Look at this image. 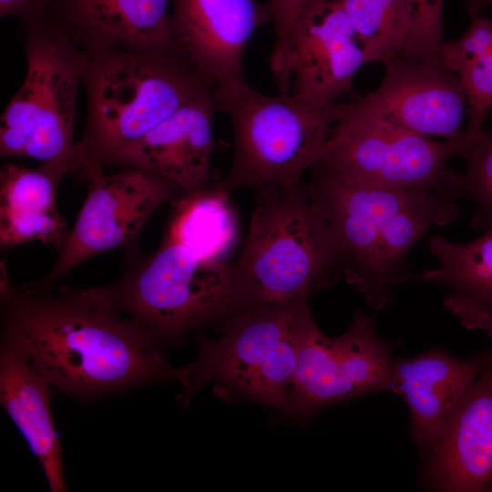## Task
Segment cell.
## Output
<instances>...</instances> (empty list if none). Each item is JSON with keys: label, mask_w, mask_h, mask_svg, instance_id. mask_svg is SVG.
Returning a JSON list of instances; mask_svg holds the SVG:
<instances>
[{"label": "cell", "mask_w": 492, "mask_h": 492, "mask_svg": "<svg viewBox=\"0 0 492 492\" xmlns=\"http://www.w3.org/2000/svg\"><path fill=\"white\" fill-rule=\"evenodd\" d=\"M456 156L466 163L459 173L464 196L475 203L472 227L478 232L492 230V131L482 129L461 139Z\"/></svg>", "instance_id": "cell-24"}, {"label": "cell", "mask_w": 492, "mask_h": 492, "mask_svg": "<svg viewBox=\"0 0 492 492\" xmlns=\"http://www.w3.org/2000/svg\"><path fill=\"white\" fill-rule=\"evenodd\" d=\"M248 239L235 263L251 306L298 304L340 272L330 230L302 183L258 189Z\"/></svg>", "instance_id": "cell-5"}, {"label": "cell", "mask_w": 492, "mask_h": 492, "mask_svg": "<svg viewBox=\"0 0 492 492\" xmlns=\"http://www.w3.org/2000/svg\"><path fill=\"white\" fill-rule=\"evenodd\" d=\"M300 304L255 305L229 317L223 334L201 340L198 358L179 368L184 395L216 382L247 396L292 336Z\"/></svg>", "instance_id": "cell-11"}, {"label": "cell", "mask_w": 492, "mask_h": 492, "mask_svg": "<svg viewBox=\"0 0 492 492\" xmlns=\"http://www.w3.org/2000/svg\"><path fill=\"white\" fill-rule=\"evenodd\" d=\"M293 333L297 364L284 410L290 416L303 422L335 403L392 393L394 343L378 334L373 316L356 312L343 333L329 337L304 302Z\"/></svg>", "instance_id": "cell-9"}, {"label": "cell", "mask_w": 492, "mask_h": 492, "mask_svg": "<svg viewBox=\"0 0 492 492\" xmlns=\"http://www.w3.org/2000/svg\"><path fill=\"white\" fill-rule=\"evenodd\" d=\"M318 0H268L272 14L274 40L270 67L280 92H287V59L293 30L303 13Z\"/></svg>", "instance_id": "cell-27"}, {"label": "cell", "mask_w": 492, "mask_h": 492, "mask_svg": "<svg viewBox=\"0 0 492 492\" xmlns=\"http://www.w3.org/2000/svg\"><path fill=\"white\" fill-rule=\"evenodd\" d=\"M173 0H46L41 19L82 53L149 51L173 43ZM33 20V19H32Z\"/></svg>", "instance_id": "cell-15"}, {"label": "cell", "mask_w": 492, "mask_h": 492, "mask_svg": "<svg viewBox=\"0 0 492 492\" xmlns=\"http://www.w3.org/2000/svg\"><path fill=\"white\" fill-rule=\"evenodd\" d=\"M460 140L435 141L351 103L317 163L353 182L464 196L459 173L447 168Z\"/></svg>", "instance_id": "cell-8"}, {"label": "cell", "mask_w": 492, "mask_h": 492, "mask_svg": "<svg viewBox=\"0 0 492 492\" xmlns=\"http://www.w3.org/2000/svg\"><path fill=\"white\" fill-rule=\"evenodd\" d=\"M69 171L58 165L26 168L5 163L0 170V245L12 248L31 241L59 252L69 232L56 209L59 181Z\"/></svg>", "instance_id": "cell-21"}, {"label": "cell", "mask_w": 492, "mask_h": 492, "mask_svg": "<svg viewBox=\"0 0 492 492\" xmlns=\"http://www.w3.org/2000/svg\"><path fill=\"white\" fill-rule=\"evenodd\" d=\"M364 109L425 137L460 140L466 131V94L459 78L442 62L399 55L384 64L381 84L355 100Z\"/></svg>", "instance_id": "cell-12"}, {"label": "cell", "mask_w": 492, "mask_h": 492, "mask_svg": "<svg viewBox=\"0 0 492 492\" xmlns=\"http://www.w3.org/2000/svg\"><path fill=\"white\" fill-rule=\"evenodd\" d=\"M87 113L76 144L75 174L85 182L108 158L138 140L192 97L215 89L174 44L149 51L83 53Z\"/></svg>", "instance_id": "cell-3"}, {"label": "cell", "mask_w": 492, "mask_h": 492, "mask_svg": "<svg viewBox=\"0 0 492 492\" xmlns=\"http://www.w3.org/2000/svg\"><path fill=\"white\" fill-rule=\"evenodd\" d=\"M414 18L402 56L420 61L441 62L444 45L442 10L444 0H412Z\"/></svg>", "instance_id": "cell-26"}, {"label": "cell", "mask_w": 492, "mask_h": 492, "mask_svg": "<svg viewBox=\"0 0 492 492\" xmlns=\"http://www.w3.org/2000/svg\"><path fill=\"white\" fill-rule=\"evenodd\" d=\"M367 64L355 29L340 0H318L298 21L289 47L291 92L338 101Z\"/></svg>", "instance_id": "cell-14"}, {"label": "cell", "mask_w": 492, "mask_h": 492, "mask_svg": "<svg viewBox=\"0 0 492 492\" xmlns=\"http://www.w3.org/2000/svg\"><path fill=\"white\" fill-rule=\"evenodd\" d=\"M489 110H490V111L492 112V107L490 108V109H489Z\"/></svg>", "instance_id": "cell-31"}, {"label": "cell", "mask_w": 492, "mask_h": 492, "mask_svg": "<svg viewBox=\"0 0 492 492\" xmlns=\"http://www.w3.org/2000/svg\"><path fill=\"white\" fill-rule=\"evenodd\" d=\"M23 24L26 72L1 116L0 155L31 158L75 174L74 128L83 53L41 19Z\"/></svg>", "instance_id": "cell-6"}, {"label": "cell", "mask_w": 492, "mask_h": 492, "mask_svg": "<svg viewBox=\"0 0 492 492\" xmlns=\"http://www.w3.org/2000/svg\"><path fill=\"white\" fill-rule=\"evenodd\" d=\"M427 245L437 264L416 280L442 286L443 305L459 323L492 338V230L466 242L433 235Z\"/></svg>", "instance_id": "cell-20"}, {"label": "cell", "mask_w": 492, "mask_h": 492, "mask_svg": "<svg viewBox=\"0 0 492 492\" xmlns=\"http://www.w3.org/2000/svg\"><path fill=\"white\" fill-rule=\"evenodd\" d=\"M229 196L219 183L185 193L177 203L166 240L199 257L223 261L237 237V220Z\"/></svg>", "instance_id": "cell-22"}, {"label": "cell", "mask_w": 492, "mask_h": 492, "mask_svg": "<svg viewBox=\"0 0 492 492\" xmlns=\"http://www.w3.org/2000/svg\"><path fill=\"white\" fill-rule=\"evenodd\" d=\"M4 332L25 348L32 367L57 390L87 397L163 379L178 380L159 340L120 315L108 287L17 288L1 261Z\"/></svg>", "instance_id": "cell-1"}, {"label": "cell", "mask_w": 492, "mask_h": 492, "mask_svg": "<svg viewBox=\"0 0 492 492\" xmlns=\"http://www.w3.org/2000/svg\"><path fill=\"white\" fill-rule=\"evenodd\" d=\"M462 83L467 99L466 135L483 129L486 113L492 107V40L476 53L446 67Z\"/></svg>", "instance_id": "cell-25"}, {"label": "cell", "mask_w": 492, "mask_h": 492, "mask_svg": "<svg viewBox=\"0 0 492 492\" xmlns=\"http://www.w3.org/2000/svg\"><path fill=\"white\" fill-rule=\"evenodd\" d=\"M492 4V0H466L467 11L470 17L480 15V12Z\"/></svg>", "instance_id": "cell-29"}, {"label": "cell", "mask_w": 492, "mask_h": 492, "mask_svg": "<svg viewBox=\"0 0 492 492\" xmlns=\"http://www.w3.org/2000/svg\"><path fill=\"white\" fill-rule=\"evenodd\" d=\"M46 0H0V15L18 17L22 23L40 15Z\"/></svg>", "instance_id": "cell-28"}, {"label": "cell", "mask_w": 492, "mask_h": 492, "mask_svg": "<svg viewBox=\"0 0 492 492\" xmlns=\"http://www.w3.org/2000/svg\"><path fill=\"white\" fill-rule=\"evenodd\" d=\"M51 384L30 364L21 343L4 332L0 349V400L40 461L50 491L64 492L62 449L54 427Z\"/></svg>", "instance_id": "cell-19"}, {"label": "cell", "mask_w": 492, "mask_h": 492, "mask_svg": "<svg viewBox=\"0 0 492 492\" xmlns=\"http://www.w3.org/2000/svg\"><path fill=\"white\" fill-rule=\"evenodd\" d=\"M485 367L492 373V350L485 353Z\"/></svg>", "instance_id": "cell-30"}, {"label": "cell", "mask_w": 492, "mask_h": 492, "mask_svg": "<svg viewBox=\"0 0 492 492\" xmlns=\"http://www.w3.org/2000/svg\"><path fill=\"white\" fill-rule=\"evenodd\" d=\"M87 196L59 256L38 288L46 289L73 268L103 251L129 243L157 208L179 190L156 173L125 168L87 181Z\"/></svg>", "instance_id": "cell-10"}, {"label": "cell", "mask_w": 492, "mask_h": 492, "mask_svg": "<svg viewBox=\"0 0 492 492\" xmlns=\"http://www.w3.org/2000/svg\"><path fill=\"white\" fill-rule=\"evenodd\" d=\"M108 289L158 339L179 338L251 307L235 263L199 257L168 240Z\"/></svg>", "instance_id": "cell-7"}, {"label": "cell", "mask_w": 492, "mask_h": 492, "mask_svg": "<svg viewBox=\"0 0 492 492\" xmlns=\"http://www.w3.org/2000/svg\"><path fill=\"white\" fill-rule=\"evenodd\" d=\"M364 51L367 63L384 65L398 56L413 18L412 0H340Z\"/></svg>", "instance_id": "cell-23"}, {"label": "cell", "mask_w": 492, "mask_h": 492, "mask_svg": "<svg viewBox=\"0 0 492 492\" xmlns=\"http://www.w3.org/2000/svg\"><path fill=\"white\" fill-rule=\"evenodd\" d=\"M311 169L312 179L302 184L333 236L340 272L369 307L388 306L394 287L413 277L410 251L431 227L457 218V198L353 182L319 163Z\"/></svg>", "instance_id": "cell-2"}, {"label": "cell", "mask_w": 492, "mask_h": 492, "mask_svg": "<svg viewBox=\"0 0 492 492\" xmlns=\"http://www.w3.org/2000/svg\"><path fill=\"white\" fill-rule=\"evenodd\" d=\"M422 456L428 489L492 492V373L485 366Z\"/></svg>", "instance_id": "cell-16"}, {"label": "cell", "mask_w": 492, "mask_h": 492, "mask_svg": "<svg viewBox=\"0 0 492 492\" xmlns=\"http://www.w3.org/2000/svg\"><path fill=\"white\" fill-rule=\"evenodd\" d=\"M485 361V353L460 358L441 347L394 358L392 393L406 404L410 436L421 455L437 439Z\"/></svg>", "instance_id": "cell-18"}, {"label": "cell", "mask_w": 492, "mask_h": 492, "mask_svg": "<svg viewBox=\"0 0 492 492\" xmlns=\"http://www.w3.org/2000/svg\"><path fill=\"white\" fill-rule=\"evenodd\" d=\"M214 96L233 132L231 165L219 182L229 194L241 188H298L351 106L291 91L269 96L246 81L217 87Z\"/></svg>", "instance_id": "cell-4"}, {"label": "cell", "mask_w": 492, "mask_h": 492, "mask_svg": "<svg viewBox=\"0 0 492 492\" xmlns=\"http://www.w3.org/2000/svg\"><path fill=\"white\" fill-rule=\"evenodd\" d=\"M272 21L269 4L256 0H173V43L215 87L245 82L247 44L259 26Z\"/></svg>", "instance_id": "cell-13"}, {"label": "cell", "mask_w": 492, "mask_h": 492, "mask_svg": "<svg viewBox=\"0 0 492 492\" xmlns=\"http://www.w3.org/2000/svg\"><path fill=\"white\" fill-rule=\"evenodd\" d=\"M214 90L192 97L141 138L113 153L105 168L145 169L170 180L184 193L209 185L212 119L218 110Z\"/></svg>", "instance_id": "cell-17"}]
</instances>
